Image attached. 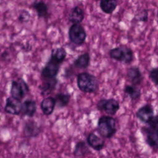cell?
<instances>
[{"instance_id":"f546056e","label":"cell","mask_w":158,"mask_h":158,"mask_svg":"<svg viewBox=\"0 0 158 158\" xmlns=\"http://www.w3.org/2000/svg\"><path fill=\"white\" fill-rule=\"evenodd\" d=\"M157 23H158V10H157Z\"/></svg>"},{"instance_id":"ac0fdd59","label":"cell","mask_w":158,"mask_h":158,"mask_svg":"<svg viewBox=\"0 0 158 158\" xmlns=\"http://www.w3.org/2000/svg\"><path fill=\"white\" fill-rule=\"evenodd\" d=\"M85 19V12L78 6L73 7L69 13L68 19L72 24L81 23Z\"/></svg>"},{"instance_id":"484cf974","label":"cell","mask_w":158,"mask_h":158,"mask_svg":"<svg viewBox=\"0 0 158 158\" xmlns=\"http://www.w3.org/2000/svg\"><path fill=\"white\" fill-rule=\"evenodd\" d=\"M31 17L30 13L26 9H23L20 11L18 15V20L21 23H25L30 21Z\"/></svg>"},{"instance_id":"7c38bea8","label":"cell","mask_w":158,"mask_h":158,"mask_svg":"<svg viewBox=\"0 0 158 158\" xmlns=\"http://www.w3.org/2000/svg\"><path fill=\"white\" fill-rule=\"evenodd\" d=\"M57 83L58 79L57 78L44 79L43 81L38 86L40 94L43 96L49 95L55 90Z\"/></svg>"},{"instance_id":"d6986e66","label":"cell","mask_w":158,"mask_h":158,"mask_svg":"<svg viewBox=\"0 0 158 158\" xmlns=\"http://www.w3.org/2000/svg\"><path fill=\"white\" fill-rule=\"evenodd\" d=\"M91 57L89 52H85L78 56L73 61L75 67L80 69H87L90 64Z\"/></svg>"},{"instance_id":"ba28073f","label":"cell","mask_w":158,"mask_h":158,"mask_svg":"<svg viewBox=\"0 0 158 158\" xmlns=\"http://www.w3.org/2000/svg\"><path fill=\"white\" fill-rule=\"evenodd\" d=\"M22 102L21 100L9 96L6 98L4 107V112L12 115H19L21 114Z\"/></svg>"},{"instance_id":"8fae6325","label":"cell","mask_w":158,"mask_h":158,"mask_svg":"<svg viewBox=\"0 0 158 158\" xmlns=\"http://www.w3.org/2000/svg\"><path fill=\"white\" fill-rule=\"evenodd\" d=\"M142 131L146 135V143L152 148L158 149V130L143 128Z\"/></svg>"},{"instance_id":"277c9868","label":"cell","mask_w":158,"mask_h":158,"mask_svg":"<svg viewBox=\"0 0 158 158\" xmlns=\"http://www.w3.org/2000/svg\"><path fill=\"white\" fill-rule=\"evenodd\" d=\"M68 35L70 42L77 46L83 45L86 41V32L80 23H73L69 27Z\"/></svg>"},{"instance_id":"52a82bcc","label":"cell","mask_w":158,"mask_h":158,"mask_svg":"<svg viewBox=\"0 0 158 158\" xmlns=\"http://www.w3.org/2000/svg\"><path fill=\"white\" fill-rule=\"evenodd\" d=\"M60 64L51 58H49L41 70V77L43 79L57 78L59 74Z\"/></svg>"},{"instance_id":"9c48e42d","label":"cell","mask_w":158,"mask_h":158,"mask_svg":"<svg viewBox=\"0 0 158 158\" xmlns=\"http://www.w3.org/2000/svg\"><path fill=\"white\" fill-rule=\"evenodd\" d=\"M136 117L143 123H148L154 117V109L151 104H146L139 107L136 112Z\"/></svg>"},{"instance_id":"7a4b0ae2","label":"cell","mask_w":158,"mask_h":158,"mask_svg":"<svg viewBox=\"0 0 158 158\" xmlns=\"http://www.w3.org/2000/svg\"><path fill=\"white\" fill-rule=\"evenodd\" d=\"M98 133L102 138H111L117 133L116 120L110 115H102L97 123Z\"/></svg>"},{"instance_id":"cb8c5ba5","label":"cell","mask_w":158,"mask_h":158,"mask_svg":"<svg viewBox=\"0 0 158 158\" xmlns=\"http://www.w3.org/2000/svg\"><path fill=\"white\" fill-rule=\"evenodd\" d=\"M54 98L56 101V106L61 109L66 107L69 104L71 96L69 93H58L55 95Z\"/></svg>"},{"instance_id":"603a6c76","label":"cell","mask_w":158,"mask_h":158,"mask_svg":"<svg viewBox=\"0 0 158 158\" xmlns=\"http://www.w3.org/2000/svg\"><path fill=\"white\" fill-rule=\"evenodd\" d=\"M89 151V147L87 146L86 143L83 140H80L75 145L73 155L75 157H83L87 155L90 152Z\"/></svg>"},{"instance_id":"4fadbf2b","label":"cell","mask_w":158,"mask_h":158,"mask_svg":"<svg viewBox=\"0 0 158 158\" xmlns=\"http://www.w3.org/2000/svg\"><path fill=\"white\" fill-rule=\"evenodd\" d=\"M127 76L131 85H139L143 80V75L138 66L129 67L127 72Z\"/></svg>"},{"instance_id":"3957f363","label":"cell","mask_w":158,"mask_h":158,"mask_svg":"<svg viewBox=\"0 0 158 158\" xmlns=\"http://www.w3.org/2000/svg\"><path fill=\"white\" fill-rule=\"evenodd\" d=\"M110 59L125 64H131L134 59V52L132 49L126 46H120L110 49L109 51Z\"/></svg>"},{"instance_id":"d4e9b609","label":"cell","mask_w":158,"mask_h":158,"mask_svg":"<svg viewBox=\"0 0 158 158\" xmlns=\"http://www.w3.org/2000/svg\"><path fill=\"white\" fill-rule=\"evenodd\" d=\"M134 20L138 22H146L148 20V10L143 9L138 12L135 16Z\"/></svg>"},{"instance_id":"4316f807","label":"cell","mask_w":158,"mask_h":158,"mask_svg":"<svg viewBox=\"0 0 158 158\" xmlns=\"http://www.w3.org/2000/svg\"><path fill=\"white\" fill-rule=\"evenodd\" d=\"M149 77L152 82L158 86V68H152L149 72Z\"/></svg>"},{"instance_id":"44dd1931","label":"cell","mask_w":158,"mask_h":158,"mask_svg":"<svg viewBox=\"0 0 158 158\" xmlns=\"http://www.w3.org/2000/svg\"><path fill=\"white\" fill-rule=\"evenodd\" d=\"M118 5L117 0H101L99 7L101 10L106 14H112Z\"/></svg>"},{"instance_id":"ffe728a7","label":"cell","mask_w":158,"mask_h":158,"mask_svg":"<svg viewBox=\"0 0 158 158\" xmlns=\"http://www.w3.org/2000/svg\"><path fill=\"white\" fill-rule=\"evenodd\" d=\"M123 92L128 95L133 101H136L141 98V92L140 89L133 85H126L123 88Z\"/></svg>"},{"instance_id":"83f0119b","label":"cell","mask_w":158,"mask_h":158,"mask_svg":"<svg viewBox=\"0 0 158 158\" xmlns=\"http://www.w3.org/2000/svg\"><path fill=\"white\" fill-rule=\"evenodd\" d=\"M148 125L151 128L158 130V115H156L155 116L154 115V117L151 118Z\"/></svg>"},{"instance_id":"8992f818","label":"cell","mask_w":158,"mask_h":158,"mask_svg":"<svg viewBox=\"0 0 158 158\" xmlns=\"http://www.w3.org/2000/svg\"><path fill=\"white\" fill-rule=\"evenodd\" d=\"M119 102L114 98L101 99L96 104V108L101 112H105L109 115H115L120 109Z\"/></svg>"},{"instance_id":"6da1fadb","label":"cell","mask_w":158,"mask_h":158,"mask_svg":"<svg viewBox=\"0 0 158 158\" xmlns=\"http://www.w3.org/2000/svg\"><path fill=\"white\" fill-rule=\"evenodd\" d=\"M78 89L85 93H94L99 89V81L93 75L88 72L79 73L77 76Z\"/></svg>"},{"instance_id":"9a60e30c","label":"cell","mask_w":158,"mask_h":158,"mask_svg":"<svg viewBox=\"0 0 158 158\" xmlns=\"http://www.w3.org/2000/svg\"><path fill=\"white\" fill-rule=\"evenodd\" d=\"M56 106V99L52 96H47L44 98L40 104V108L43 114L46 116H49L53 113Z\"/></svg>"},{"instance_id":"5b68a950","label":"cell","mask_w":158,"mask_h":158,"mask_svg":"<svg viewBox=\"0 0 158 158\" xmlns=\"http://www.w3.org/2000/svg\"><path fill=\"white\" fill-rule=\"evenodd\" d=\"M29 91L30 88L28 84L22 77L12 81L10 89L11 96L21 100Z\"/></svg>"},{"instance_id":"5bb4252c","label":"cell","mask_w":158,"mask_h":158,"mask_svg":"<svg viewBox=\"0 0 158 158\" xmlns=\"http://www.w3.org/2000/svg\"><path fill=\"white\" fill-rule=\"evenodd\" d=\"M31 7L36 11L38 19H48L49 17V7L43 1H37L33 2Z\"/></svg>"},{"instance_id":"7402d4cb","label":"cell","mask_w":158,"mask_h":158,"mask_svg":"<svg viewBox=\"0 0 158 158\" xmlns=\"http://www.w3.org/2000/svg\"><path fill=\"white\" fill-rule=\"evenodd\" d=\"M67 57V51L62 47H58L52 49L50 55V58L62 64Z\"/></svg>"},{"instance_id":"2e32d148","label":"cell","mask_w":158,"mask_h":158,"mask_svg":"<svg viewBox=\"0 0 158 158\" xmlns=\"http://www.w3.org/2000/svg\"><path fill=\"white\" fill-rule=\"evenodd\" d=\"M36 102L33 99H28L25 100L22 102V107L20 114L22 116L33 117L36 113Z\"/></svg>"},{"instance_id":"4dcf8cb0","label":"cell","mask_w":158,"mask_h":158,"mask_svg":"<svg viewBox=\"0 0 158 158\" xmlns=\"http://www.w3.org/2000/svg\"><path fill=\"white\" fill-rule=\"evenodd\" d=\"M99 1H101V0H99Z\"/></svg>"},{"instance_id":"e0dca14e","label":"cell","mask_w":158,"mask_h":158,"mask_svg":"<svg viewBox=\"0 0 158 158\" xmlns=\"http://www.w3.org/2000/svg\"><path fill=\"white\" fill-rule=\"evenodd\" d=\"M86 142L89 147L97 151H101L105 146V141L104 139L93 132L89 133L87 136Z\"/></svg>"},{"instance_id":"30bf717a","label":"cell","mask_w":158,"mask_h":158,"mask_svg":"<svg viewBox=\"0 0 158 158\" xmlns=\"http://www.w3.org/2000/svg\"><path fill=\"white\" fill-rule=\"evenodd\" d=\"M23 130L27 136L35 138L40 135L41 131V128L35 120H28L24 124Z\"/></svg>"},{"instance_id":"f1b7e54d","label":"cell","mask_w":158,"mask_h":158,"mask_svg":"<svg viewBox=\"0 0 158 158\" xmlns=\"http://www.w3.org/2000/svg\"><path fill=\"white\" fill-rule=\"evenodd\" d=\"M9 56V54L7 51H3L2 53H1V59L3 60V59H6L7 57H8Z\"/></svg>"}]
</instances>
